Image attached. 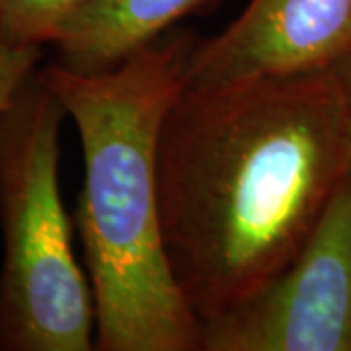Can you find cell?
<instances>
[{
    "label": "cell",
    "mask_w": 351,
    "mask_h": 351,
    "mask_svg": "<svg viewBox=\"0 0 351 351\" xmlns=\"http://www.w3.org/2000/svg\"><path fill=\"white\" fill-rule=\"evenodd\" d=\"M346 178L332 66L186 82L158 138V203L170 269L199 324L301 254Z\"/></svg>",
    "instance_id": "6da1fadb"
},
{
    "label": "cell",
    "mask_w": 351,
    "mask_h": 351,
    "mask_svg": "<svg viewBox=\"0 0 351 351\" xmlns=\"http://www.w3.org/2000/svg\"><path fill=\"white\" fill-rule=\"evenodd\" d=\"M199 39L174 27L101 73L39 69L82 145L76 226L100 351H201V324L170 269L158 203V138Z\"/></svg>",
    "instance_id": "7a4b0ae2"
},
{
    "label": "cell",
    "mask_w": 351,
    "mask_h": 351,
    "mask_svg": "<svg viewBox=\"0 0 351 351\" xmlns=\"http://www.w3.org/2000/svg\"><path fill=\"white\" fill-rule=\"evenodd\" d=\"M66 110L34 69L0 113V351L96 350V304L59 191Z\"/></svg>",
    "instance_id": "3957f363"
},
{
    "label": "cell",
    "mask_w": 351,
    "mask_h": 351,
    "mask_svg": "<svg viewBox=\"0 0 351 351\" xmlns=\"http://www.w3.org/2000/svg\"><path fill=\"white\" fill-rule=\"evenodd\" d=\"M201 351H351V188L265 287L201 324Z\"/></svg>",
    "instance_id": "277c9868"
},
{
    "label": "cell",
    "mask_w": 351,
    "mask_h": 351,
    "mask_svg": "<svg viewBox=\"0 0 351 351\" xmlns=\"http://www.w3.org/2000/svg\"><path fill=\"white\" fill-rule=\"evenodd\" d=\"M351 49V0H250L223 32L199 39L188 84L330 69Z\"/></svg>",
    "instance_id": "5b68a950"
},
{
    "label": "cell",
    "mask_w": 351,
    "mask_h": 351,
    "mask_svg": "<svg viewBox=\"0 0 351 351\" xmlns=\"http://www.w3.org/2000/svg\"><path fill=\"white\" fill-rule=\"evenodd\" d=\"M217 0H86L64 18L51 47L66 71L113 69Z\"/></svg>",
    "instance_id": "8992f818"
},
{
    "label": "cell",
    "mask_w": 351,
    "mask_h": 351,
    "mask_svg": "<svg viewBox=\"0 0 351 351\" xmlns=\"http://www.w3.org/2000/svg\"><path fill=\"white\" fill-rule=\"evenodd\" d=\"M86 0H0V29L14 43L49 45L64 18Z\"/></svg>",
    "instance_id": "52a82bcc"
},
{
    "label": "cell",
    "mask_w": 351,
    "mask_h": 351,
    "mask_svg": "<svg viewBox=\"0 0 351 351\" xmlns=\"http://www.w3.org/2000/svg\"><path fill=\"white\" fill-rule=\"evenodd\" d=\"M41 57L39 45L14 43L0 29V113Z\"/></svg>",
    "instance_id": "ba28073f"
},
{
    "label": "cell",
    "mask_w": 351,
    "mask_h": 351,
    "mask_svg": "<svg viewBox=\"0 0 351 351\" xmlns=\"http://www.w3.org/2000/svg\"><path fill=\"white\" fill-rule=\"evenodd\" d=\"M334 75L338 78L341 104H343V119H346V138H348V178L346 184L351 188V49L343 53L336 63L332 64Z\"/></svg>",
    "instance_id": "9c48e42d"
}]
</instances>
